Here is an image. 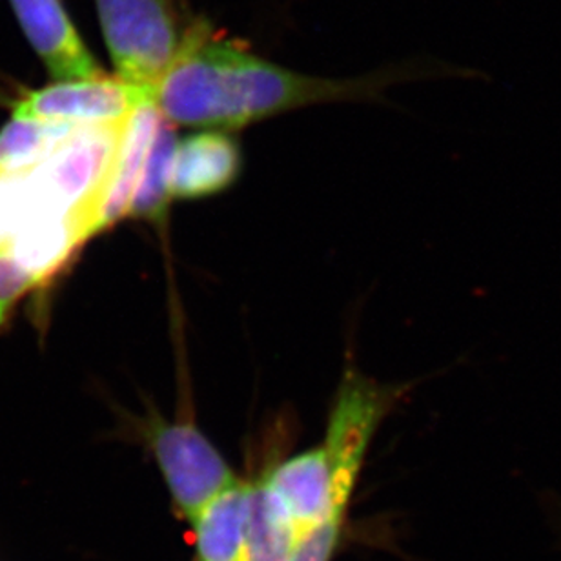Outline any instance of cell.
Masks as SVG:
<instances>
[{"label": "cell", "instance_id": "11", "mask_svg": "<svg viewBox=\"0 0 561 561\" xmlns=\"http://www.w3.org/2000/svg\"><path fill=\"white\" fill-rule=\"evenodd\" d=\"M252 491L238 480L192 519L199 561H241Z\"/></svg>", "mask_w": 561, "mask_h": 561}, {"label": "cell", "instance_id": "3", "mask_svg": "<svg viewBox=\"0 0 561 561\" xmlns=\"http://www.w3.org/2000/svg\"><path fill=\"white\" fill-rule=\"evenodd\" d=\"M115 77L150 92L178 59L186 30L173 0H93Z\"/></svg>", "mask_w": 561, "mask_h": 561}, {"label": "cell", "instance_id": "16", "mask_svg": "<svg viewBox=\"0 0 561 561\" xmlns=\"http://www.w3.org/2000/svg\"><path fill=\"white\" fill-rule=\"evenodd\" d=\"M33 288H37V285L16 263L10 250H0V330H4L5 324L10 323L22 297Z\"/></svg>", "mask_w": 561, "mask_h": 561}, {"label": "cell", "instance_id": "2", "mask_svg": "<svg viewBox=\"0 0 561 561\" xmlns=\"http://www.w3.org/2000/svg\"><path fill=\"white\" fill-rule=\"evenodd\" d=\"M125 123L76 126L38 167L30 170L27 216L41 211L79 216L88 222L93 238Z\"/></svg>", "mask_w": 561, "mask_h": 561}, {"label": "cell", "instance_id": "15", "mask_svg": "<svg viewBox=\"0 0 561 561\" xmlns=\"http://www.w3.org/2000/svg\"><path fill=\"white\" fill-rule=\"evenodd\" d=\"M30 211L27 172H0V250L10 243Z\"/></svg>", "mask_w": 561, "mask_h": 561}, {"label": "cell", "instance_id": "9", "mask_svg": "<svg viewBox=\"0 0 561 561\" xmlns=\"http://www.w3.org/2000/svg\"><path fill=\"white\" fill-rule=\"evenodd\" d=\"M90 238L92 232L82 217L41 211L21 222L4 249L35 285L46 286Z\"/></svg>", "mask_w": 561, "mask_h": 561}, {"label": "cell", "instance_id": "8", "mask_svg": "<svg viewBox=\"0 0 561 561\" xmlns=\"http://www.w3.org/2000/svg\"><path fill=\"white\" fill-rule=\"evenodd\" d=\"M243 156L228 131L197 130L175 142L170 168L172 199H203L238 181Z\"/></svg>", "mask_w": 561, "mask_h": 561}, {"label": "cell", "instance_id": "13", "mask_svg": "<svg viewBox=\"0 0 561 561\" xmlns=\"http://www.w3.org/2000/svg\"><path fill=\"white\" fill-rule=\"evenodd\" d=\"M76 126L13 115L0 130V172H30L38 167Z\"/></svg>", "mask_w": 561, "mask_h": 561}, {"label": "cell", "instance_id": "17", "mask_svg": "<svg viewBox=\"0 0 561 561\" xmlns=\"http://www.w3.org/2000/svg\"><path fill=\"white\" fill-rule=\"evenodd\" d=\"M340 533V519H332L308 533L297 546L290 561H329Z\"/></svg>", "mask_w": 561, "mask_h": 561}, {"label": "cell", "instance_id": "18", "mask_svg": "<svg viewBox=\"0 0 561 561\" xmlns=\"http://www.w3.org/2000/svg\"><path fill=\"white\" fill-rule=\"evenodd\" d=\"M554 503V508L552 511H549V514H551L552 518V525H554V529H557L558 535H560V543H561V513L558 511V502Z\"/></svg>", "mask_w": 561, "mask_h": 561}, {"label": "cell", "instance_id": "4", "mask_svg": "<svg viewBox=\"0 0 561 561\" xmlns=\"http://www.w3.org/2000/svg\"><path fill=\"white\" fill-rule=\"evenodd\" d=\"M142 432L173 500L190 518L194 519L214 497L239 480L192 421L148 416Z\"/></svg>", "mask_w": 561, "mask_h": 561}, {"label": "cell", "instance_id": "7", "mask_svg": "<svg viewBox=\"0 0 561 561\" xmlns=\"http://www.w3.org/2000/svg\"><path fill=\"white\" fill-rule=\"evenodd\" d=\"M24 37L54 81L103 76L65 0H10Z\"/></svg>", "mask_w": 561, "mask_h": 561}, {"label": "cell", "instance_id": "5", "mask_svg": "<svg viewBox=\"0 0 561 561\" xmlns=\"http://www.w3.org/2000/svg\"><path fill=\"white\" fill-rule=\"evenodd\" d=\"M356 478L357 472L346 469L321 443L283 461L263 483L299 533L307 536L327 522L341 519Z\"/></svg>", "mask_w": 561, "mask_h": 561}, {"label": "cell", "instance_id": "1", "mask_svg": "<svg viewBox=\"0 0 561 561\" xmlns=\"http://www.w3.org/2000/svg\"><path fill=\"white\" fill-rule=\"evenodd\" d=\"M396 81L387 71L329 79L288 70L197 21L150 99L170 125L232 131L312 104L370 101Z\"/></svg>", "mask_w": 561, "mask_h": 561}, {"label": "cell", "instance_id": "10", "mask_svg": "<svg viewBox=\"0 0 561 561\" xmlns=\"http://www.w3.org/2000/svg\"><path fill=\"white\" fill-rule=\"evenodd\" d=\"M162 123V115L151 101L126 119L121 136L119 153L110 175L108 186L99 206L95 219V236L114 227L123 217L130 216L131 203L136 199L140 178L145 172L146 159Z\"/></svg>", "mask_w": 561, "mask_h": 561}, {"label": "cell", "instance_id": "12", "mask_svg": "<svg viewBox=\"0 0 561 561\" xmlns=\"http://www.w3.org/2000/svg\"><path fill=\"white\" fill-rule=\"evenodd\" d=\"M302 538L265 483L254 485L241 561H290Z\"/></svg>", "mask_w": 561, "mask_h": 561}, {"label": "cell", "instance_id": "14", "mask_svg": "<svg viewBox=\"0 0 561 561\" xmlns=\"http://www.w3.org/2000/svg\"><path fill=\"white\" fill-rule=\"evenodd\" d=\"M175 142H178V136H175L173 125L162 117L161 126H159L153 145H151L150 156L146 159L145 172L140 178L136 199L131 203V217L161 219L164 216V210L172 201L170 168H172Z\"/></svg>", "mask_w": 561, "mask_h": 561}, {"label": "cell", "instance_id": "6", "mask_svg": "<svg viewBox=\"0 0 561 561\" xmlns=\"http://www.w3.org/2000/svg\"><path fill=\"white\" fill-rule=\"evenodd\" d=\"M150 92L121 81L119 77L54 81L37 90H22L11 103L13 115L71 126L121 125Z\"/></svg>", "mask_w": 561, "mask_h": 561}]
</instances>
